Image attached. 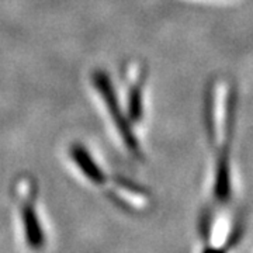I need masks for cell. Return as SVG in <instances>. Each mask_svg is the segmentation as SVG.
I'll return each mask as SVG.
<instances>
[{"label": "cell", "mask_w": 253, "mask_h": 253, "mask_svg": "<svg viewBox=\"0 0 253 253\" xmlns=\"http://www.w3.org/2000/svg\"><path fill=\"white\" fill-rule=\"evenodd\" d=\"M69 161L82 177L94 189L100 190L116 206L126 212H142L151 206L149 194L129 179L113 176L86 145L73 142L68 148Z\"/></svg>", "instance_id": "cell-1"}, {"label": "cell", "mask_w": 253, "mask_h": 253, "mask_svg": "<svg viewBox=\"0 0 253 253\" xmlns=\"http://www.w3.org/2000/svg\"><path fill=\"white\" fill-rule=\"evenodd\" d=\"M90 86L93 91L97 94L101 109L109 120V124L116 134L120 145L126 151L128 156L136 161L144 159V151L141 146V141L136 134V128L129 121L126 111L117 96L114 83L110 75L103 69H93L90 73Z\"/></svg>", "instance_id": "cell-2"}, {"label": "cell", "mask_w": 253, "mask_h": 253, "mask_svg": "<svg viewBox=\"0 0 253 253\" xmlns=\"http://www.w3.org/2000/svg\"><path fill=\"white\" fill-rule=\"evenodd\" d=\"M11 200L24 245L31 252H42L48 244V238L38 204L37 180L30 173L18 174L14 179L11 184Z\"/></svg>", "instance_id": "cell-3"}, {"label": "cell", "mask_w": 253, "mask_h": 253, "mask_svg": "<svg viewBox=\"0 0 253 253\" xmlns=\"http://www.w3.org/2000/svg\"><path fill=\"white\" fill-rule=\"evenodd\" d=\"M124 101L131 124L136 129L142 126L145 118V89H146V68L141 61L131 59L123 68Z\"/></svg>", "instance_id": "cell-4"}]
</instances>
